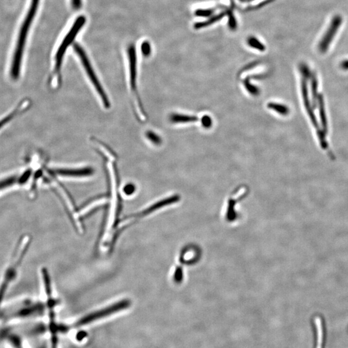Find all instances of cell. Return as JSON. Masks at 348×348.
I'll list each match as a JSON object with an SVG mask.
<instances>
[{"mask_svg":"<svg viewBox=\"0 0 348 348\" xmlns=\"http://www.w3.org/2000/svg\"><path fill=\"white\" fill-rule=\"evenodd\" d=\"M74 49L76 50L79 57H80L84 68H85L88 78H89L91 81H92L93 85L95 86L96 90H97L98 95H100L104 105H105V107H109V106H110V103H109L107 96H106L105 91L103 90V86H101L100 81H99L97 76L96 75L95 70H94L86 53L84 51L82 47L78 44L74 45Z\"/></svg>","mask_w":348,"mask_h":348,"instance_id":"1","label":"cell"},{"mask_svg":"<svg viewBox=\"0 0 348 348\" xmlns=\"http://www.w3.org/2000/svg\"><path fill=\"white\" fill-rule=\"evenodd\" d=\"M86 19L85 16H81L76 19V22L74 23L72 28L70 31L68 32L66 35L64 40H63L62 44L60 45L59 49H58L57 55H56V65L55 71L56 72H59L60 70L61 66H62L63 57L66 52V50L68 47L70 46L71 43L75 40L76 35L80 32L81 28L83 27L84 24H85Z\"/></svg>","mask_w":348,"mask_h":348,"instance_id":"2","label":"cell"},{"mask_svg":"<svg viewBox=\"0 0 348 348\" xmlns=\"http://www.w3.org/2000/svg\"><path fill=\"white\" fill-rule=\"evenodd\" d=\"M343 23L342 17L340 15H335L330 20L328 26L326 27L324 32L322 34L321 39L319 40L318 49L320 52L326 53L328 50L332 43L334 42L337 37L340 27Z\"/></svg>","mask_w":348,"mask_h":348,"instance_id":"3","label":"cell"},{"mask_svg":"<svg viewBox=\"0 0 348 348\" xmlns=\"http://www.w3.org/2000/svg\"><path fill=\"white\" fill-rule=\"evenodd\" d=\"M131 305V302L124 300L113 304V305L108 306L107 308L101 309V310L94 312V313L88 315V316L83 317L80 321L76 322V326L78 327L86 326L93 322L98 321L99 319L105 318V317L111 316L112 314L117 313L123 309L129 308Z\"/></svg>","mask_w":348,"mask_h":348,"instance_id":"4","label":"cell"},{"mask_svg":"<svg viewBox=\"0 0 348 348\" xmlns=\"http://www.w3.org/2000/svg\"><path fill=\"white\" fill-rule=\"evenodd\" d=\"M40 0H32L31 4L28 12L26 17H25L24 24H23L21 30L19 35V39L17 40V46L20 48L25 47V42L28 34V31L31 25L32 20L34 19L35 13H36L38 4Z\"/></svg>","mask_w":348,"mask_h":348,"instance_id":"5","label":"cell"},{"mask_svg":"<svg viewBox=\"0 0 348 348\" xmlns=\"http://www.w3.org/2000/svg\"><path fill=\"white\" fill-rule=\"evenodd\" d=\"M130 78H131V85L134 90L136 89V76H137V58L135 47L134 45H131L128 50Z\"/></svg>","mask_w":348,"mask_h":348,"instance_id":"6","label":"cell"},{"mask_svg":"<svg viewBox=\"0 0 348 348\" xmlns=\"http://www.w3.org/2000/svg\"><path fill=\"white\" fill-rule=\"evenodd\" d=\"M54 172L62 176L67 177H85L89 176L94 173L91 168H83L79 169H57Z\"/></svg>","mask_w":348,"mask_h":348,"instance_id":"7","label":"cell"},{"mask_svg":"<svg viewBox=\"0 0 348 348\" xmlns=\"http://www.w3.org/2000/svg\"><path fill=\"white\" fill-rule=\"evenodd\" d=\"M177 199H178V197L177 196H174L161 200V202L155 203L154 205L151 206V207L147 208V209L144 210L143 211V212L138 213V214L133 215V217H142V215H148L149 213L153 212L154 211L159 209L160 208L163 207L165 205H169L170 203L176 202Z\"/></svg>","mask_w":348,"mask_h":348,"instance_id":"8","label":"cell"},{"mask_svg":"<svg viewBox=\"0 0 348 348\" xmlns=\"http://www.w3.org/2000/svg\"><path fill=\"white\" fill-rule=\"evenodd\" d=\"M42 309V306L39 305V304L28 307V308L17 311L14 316H12V318H24V317H30L38 313V312H40Z\"/></svg>","mask_w":348,"mask_h":348,"instance_id":"9","label":"cell"},{"mask_svg":"<svg viewBox=\"0 0 348 348\" xmlns=\"http://www.w3.org/2000/svg\"><path fill=\"white\" fill-rule=\"evenodd\" d=\"M170 120L174 123H185L195 122L198 120L195 116L182 115V114H172L170 116Z\"/></svg>","mask_w":348,"mask_h":348,"instance_id":"10","label":"cell"},{"mask_svg":"<svg viewBox=\"0 0 348 348\" xmlns=\"http://www.w3.org/2000/svg\"><path fill=\"white\" fill-rule=\"evenodd\" d=\"M23 107H21L20 106H17L16 109L13 111H12L11 113L5 117L2 120H0V129L3 128L6 125L7 123H10L12 119L14 118H16L17 116H19V114L21 113Z\"/></svg>","mask_w":348,"mask_h":348,"instance_id":"11","label":"cell"},{"mask_svg":"<svg viewBox=\"0 0 348 348\" xmlns=\"http://www.w3.org/2000/svg\"><path fill=\"white\" fill-rule=\"evenodd\" d=\"M268 107L271 110H273L277 112L282 115H286L289 113V110L288 107H286V106L281 105V104H278L275 103H268Z\"/></svg>","mask_w":348,"mask_h":348,"instance_id":"12","label":"cell"},{"mask_svg":"<svg viewBox=\"0 0 348 348\" xmlns=\"http://www.w3.org/2000/svg\"><path fill=\"white\" fill-rule=\"evenodd\" d=\"M7 339L14 348H24L22 346L21 339L17 335L10 334Z\"/></svg>","mask_w":348,"mask_h":348,"instance_id":"13","label":"cell"},{"mask_svg":"<svg viewBox=\"0 0 348 348\" xmlns=\"http://www.w3.org/2000/svg\"><path fill=\"white\" fill-rule=\"evenodd\" d=\"M244 85H245L246 89H247L248 92L250 93L251 95L258 96L259 95L260 90H259V88L249 82L248 80L245 81Z\"/></svg>","mask_w":348,"mask_h":348,"instance_id":"14","label":"cell"},{"mask_svg":"<svg viewBox=\"0 0 348 348\" xmlns=\"http://www.w3.org/2000/svg\"><path fill=\"white\" fill-rule=\"evenodd\" d=\"M146 138L155 144H160L162 142L161 138L158 135H157L156 133H153V132H148L146 133Z\"/></svg>","mask_w":348,"mask_h":348,"instance_id":"15","label":"cell"},{"mask_svg":"<svg viewBox=\"0 0 348 348\" xmlns=\"http://www.w3.org/2000/svg\"><path fill=\"white\" fill-rule=\"evenodd\" d=\"M16 181H17L16 177H9V178L3 180V181H0V190L4 189V188L9 187V185H11L12 184H15V182H16Z\"/></svg>","mask_w":348,"mask_h":348,"instance_id":"16","label":"cell"},{"mask_svg":"<svg viewBox=\"0 0 348 348\" xmlns=\"http://www.w3.org/2000/svg\"><path fill=\"white\" fill-rule=\"evenodd\" d=\"M202 123L203 127H205V129L210 128L212 125V118L208 116H203L202 119Z\"/></svg>","mask_w":348,"mask_h":348,"instance_id":"17","label":"cell"},{"mask_svg":"<svg viewBox=\"0 0 348 348\" xmlns=\"http://www.w3.org/2000/svg\"><path fill=\"white\" fill-rule=\"evenodd\" d=\"M141 51L145 57H148V56L151 54V45H150L148 42H144L141 45Z\"/></svg>","mask_w":348,"mask_h":348,"instance_id":"18","label":"cell"},{"mask_svg":"<svg viewBox=\"0 0 348 348\" xmlns=\"http://www.w3.org/2000/svg\"><path fill=\"white\" fill-rule=\"evenodd\" d=\"M136 190V187L134 186L133 184H128L126 185L125 187H124L123 192L124 194L127 195H131L133 194L134 192Z\"/></svg>","mask_w":348,"mask_h":348,"instance_id":"19","label":"cell"},{"mask_svg":"<svg viewBox=\"0 0 348 348\" xmlns=\"http://www.w3.org/2000/svg\"><path fill=\"white\" fill-rule=\"evenodd\" d=\"M249 44L251 45V47L256 48L259 50H265V47H263V45L261 43H259L258 41H257L255 39H251L249 41Z\"/></svg>","mask_w":348,"mask_h":348,"instance_id":"20","label":"cell"},{"mask_svg":"<svg viewBox=\"0 0 348 348\" xmlns=\"http://www.w3.org/2000/svg\"><path fill=\"white\" fill-rule=\"evenodd\" d=\"M72 5L74 8L80 9L81 6V0H72Z\"/></svg>","mask_w":348,"mask_h":348,"instance_id":"21","label":"cell"},{"mask_svg":"<svg viewBox=\"0 0 348 348\" xmlns=\"http://www.w3.org/2000/svg\"><path fill=\"white\" fill-rule=\"evenodd\" d=\"M344 64H345L344 67H345L348 68V63H347V62H346L344 63Z\"/></svg>","mask_w":348,"mask_h":348,"instance_id":"22","label":"cell"}]
</instances>
